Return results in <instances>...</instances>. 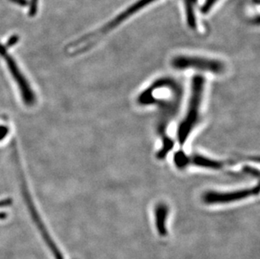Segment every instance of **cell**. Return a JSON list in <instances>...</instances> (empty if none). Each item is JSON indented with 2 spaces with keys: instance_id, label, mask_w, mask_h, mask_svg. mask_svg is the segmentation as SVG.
<instances>
[{
  "instance_id": "cell-1",
  "label": "cell",
  "mask_w": 260,
  "mask_h": 259,
  "mask_svg": "<svg viewBox=\"0 0 260 259\" xmlns=\"http://www.w3.org/2000/svg\"><path fill=\"white\" fill-rule=\"evenodd\" d=\"M155 1L157 0H138L133 5H130L125 10H123L116 17L110 20L106 25L101 26L100 29L79 38L73 43H70L66 47L67 54L70 56H76L86 52L92 47H94L101 39H103L106 35L121 25L125 20L133 17V15L141 11L143 8L147 7Z\"/></svg>"
},
{
  "instance_id": "cell-2",
  "label": "cell",
  "mask_w": 260,
  "mask_h": 259,
  "mask_svg": "<svg viewBox=\"0 0 260 259\" xmlns=\"http://www.w3.org/2000/svg\"><path fill=\"white\" fill-rule=\"evenodd\" d=\"M206 80L203 77L196 75L192 78L191 90H190V98H189L188 110L184 120H182L180 125L178 127L177 138L180 146H184L191 134L193 130L199 123L200 115H201V108L205 92Z\"/></svg>"
},
{
  "instance_id": "cell-3",
  "label": "cell",
  "mask_w": 260,
  "mask_h": 259,
  "mask_svg": "<svg viewBox=\"0 0 260 259\" xmlns=\"http://www.w3.org/2000/svg\"><path fill=\"white\" fill-rule=\"evenodd\" d=\"M12 151L13 156H14V160H15V167H16L17 171L19 172L20 185H21V191H22L23 196H24V199H25V202H26L28 210H29V213H30V215H31L32 220H34L35 224L37 225V228L39 229L40 233L42 234V237L44 238L45 242H47V246H48L50 249L52 250V253L54 255L55 258L63 259L62 255L61 254V252H60L57 246L55 244V242L52 241V237H50L49 233L47 232V228H46L44 224L42 222L39 213L37 212V209L35 207L34 203H33L32 198L30 197L29 188H28L26 179H25V175H24L22 167H21V164H20L17 145H16V142H15V141H13L12 142Z\"/></svg>"
},
{
  "instance_id": "cell-4",
  "label": "cell",
  "mask_w": 260,
  "mask_h": 259,
  "mask_svg": "<svg viewBox=\"0 0 260 259\" xmlns=\"http://www.w3.org/2000/svg\"><path fill=\"white\" fill-rule=\"evenodd\" d=\"M171 65L177 70L192 69L214 74H221L226 71V66L222 61L202 56H175L171 61Z\"/></svg>"
},
{
  "instance_id": "cell-5",
  "label": "cell",
  "mask_w": 260,
  "mask_h": 259,
  "mask_svg": "<svg viewBox=\"0 0 260 259\" xmlns=\"http://www.w3.org/2000/svg\"><path fill=\"white\" fill-rule=\"evenodd\" d=\"M0 56L6 61L9 71L12 75L15 83H17L24 104L28 107H31L36 104V95L34 92L32 91L28 81L25 79L22 73L20 72L16 61L10 54L8 53L7 48L1 44H0Z\"/></svg>"
},
{
  "instance_id": "cell-6",
  "label": "cell",
  "mask_w": 260,
  "mask_h": 259,
  "mask_svg": "<svg viewBox=\"0 0 260 259\" xmlns=\"http://www.w3.org/2000/svg\"><path fill=\"white\" fill-rule=\"evenodd\" d=\"M174 161L178 168L183 169L189 165L204 168V169H213V170H220L226 167L232 166L238 161L233 159L231 160H216L207 156H202L200 154H194L191 156L184 154L183 152H179L175 155Z\"/></svg>"
},
{
  "instance_id": "cell-7",
  "label": "cell",
  "mask_w": 260,
  "mask_h": 259,
  "mask_svg": "<svg viewBox=\"0 0 260 259\" xmlns=\"http://www.w3.org/2000/svg\"><path fill=\"white\" fill-rule=\"evenodd\" d=\"M258 185L243 189L226 192L207 191L202 196V201L207 205H224V204L243 201L253 196H258Z\"/></svg>"
},
{
  "instance_id": "cell-8",
  "label": "cell",
  "mask_w": 260,
  "mask_h": 259,
  "mask_svg": "<svg viewBox=\"0 0 260 259\" xmlns=\"http://www.w3.org/2000/svg\"><path fill=\"white\" fill-rule=\"evenodd\" d=\"M217 2H218V0H205V2L201 8L202 14H203V15L208 14Z\"/></svg>"
},
{
  "instance_id": "cell-9",
  "label": "cell",
  "mask_w": 260,
  "mask_h": 259,
  "mask_svg": "<svg viewBox=\"0 0 260 259\" xmlns=\"http://www.w3.org/2000/svg\"><path fill=\"white\" fill-rule=\"evenodd\" d=\"M8 133H9V127L7 125H0V142L7 137Z\"/></svg>"
},
{
  "instance_id": "cell-10",
  "label": "cell",
  "mask_w": 260,
  "mask_h": 259,
  "mask_svg": "<svg viewBox=\"0 0 260 259\" xmlns=\"http://www.w3.org/2000/svg\"><path fill=\"white\" fill-rule=\"evenodd\" d=\"M5 218H6V214L0 213V219H5Z\"/></svg>"
}]
</instances>
